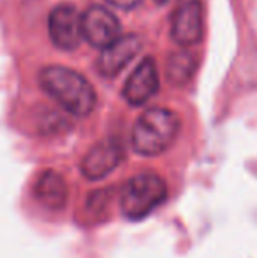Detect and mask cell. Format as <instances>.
<instances>
[{
	"label": "cell",
	"mask_w": 257,
	"mask_h": 258,
	"mask_svg": "<svg viewBox=\"0 0 257 258\" xmlns=\"http://www.w3.org/2000/svg\"><path fill=\"white\" fill-rule=\"evenodd\" d=\"M42 90L69 114L85 118L95 109L97 95L93 86L79 72L62 65H49L39 72Z\"/></svg>",
	"instance_id": "6da1fadb"
},
{
	"label": "cell",
	"mask_w": 257,
	"mask_h": 258,
	"mask_svg": "<svg viewBox=\"0 0 257 258\" xmlns=\"http://www.w3.org/2000/svg\"><path fill=\"white\" fill-rule=\"evenodd\" d=\"M180 116L166 107H153L137 118L132 128V150L143 156L164 153L180 132Z\"/></svg>",
	"instance_id": "7a4b0ae2"
},
{
	"label": "cell",
	"mask_w": 257,
	"mask_h": 258,
	"mask_svg": "<svg viewBox=\"0 0 257 258\" xmlns=\"http://www.w3.org/2000/svg\"><path fill=\"white\" fill-rule=\"evenodd\" d=\"M168 197V184L159 174L143 172L125 183L120 194V207L127 220H143Z\"/></svg>",
	"instance_id": "3957f363"
},
{
	"label": "cell",
	"mask_w": 257,
	"mask_h": 258,
	"mask_svg": "<svg viewBox=\"0 0 257 258\" xmlns=\"http://www.w3.org/2000/svg\"><path fill=\"white\" fill-rule=\"evenodd\" d=\"M204 9L201 0H180L173 11L171 37L180 46H194L202 39Z\"/></svg>",
	"instance_id": "277c9868"
},
{
	"label": "cell",
	"mask_w": 257,
	"mask_h": 258,
	"mask_svg": "<svg viewBox=\"0 0 257 258\" xmlns=\"http://www.w3.org/2000/svg\"><path fill=\"white\" fill-rule=\"evenodd\" d=\"M120 21L110 9L90 6L81 14V35L92 48H106L120 37Z\"/></svg>",
	"instance_id": "5b68a950"
},
{
	"label": "cell",
	"mask_w": 257,
	"mask_h": 258,
	"mask_svg": "<svg viewBox=\"0 0 257 258\" xmlns=\"http://www.w3.org/2000/svg\"><path fill=\"white\" fill-rule=\"evenodd\" d=\"M48 30L53 44L64 51H72L79 46L81 35V16L71 4L53 7L48 18Z\"/></svg>",
	"instance_id": "8992f818"
},
{
	"label": "cell",
	"mask_w": 257,
	"mask_h": 258,
	"mask_svg": "<svg viewBox=\"0 0 257 258\" xmlns=\"http://www.w3.org/2000/svg\"><path fill=\"white\" fill-rule=\"evenodd\" d=\"M159 92V71L157 63L151 56H146L141 60V63L132 71V74L127 78L122 95L129 105H143L146 104L155 93Z\"/></svg>",
	"instance_id": "52a82bcc"
},
{
	"label": "cell",
	"mask_w": 257,
	"mask_h": 258,
	"mask_svg": "<svg viewBox=\"0 0 257 258\" xmlns=\"http://www.w3.org/2000/svg\"><path fill=\"white\" fill-rule=\"evenodd\" d=\"M125 156L124 146L117 139H106L97 143L86 153L81 162V172L85 177L92 181L102 179L104 176L115 170L122 163Z\"/></svg>",
	"instance_id": "ba28073f"
},
{
	"label": "cell",
	"mask_w": 257,
	"mask_h": 258,
	"mask_svg": "<svg viewBox=\"0 0 257 258\" xmlns=\"http://www.w3.org/2000/svg\"><path fill=\"white\" fill-rule=\"evenodd\" d=\"M139 49L141 39L137 35H120L117 41L102 48V53L97 60V71L104 78H115L127 67L129 61L136 58Z\"/></svg>",
	"instance_id": "9c48e42d"
},
{
	"label": "cell",
	"mask_w": 257,
	"mask_h": 258,
	"mask_svg": "<svg viewBox=\"0 0 257 258\" xmlns=\"http://www.w3.org/2000/svg\"><path fill=\"white\" fill-rule=\"evenodd\" d=\"M34 195L48 209L59 211L64 209V206L67 204L69 188L65 179L59 172H55V170H44L39 176V179L35 181Z\"/></svg>",
	"instance_id": "30bf717a"
},
{
	"label": "cell",
	"mask_w": 257,
	"mask_h": 258,
	"mask_svg": "<svg viewBox=\"0 0 257 258\" xmlns=\"http://www.w3.org/2000/svg\"><path fill=\"white\" fill-rule=\"evenodd\" d=\"M195 60L194 54L180 51L169 56L168 60V79L175 85H183L194 76Z\"/></svg>",
	"instance_id": "8fae6325"
},
{
	"label": "cell",
	"mask_w": 257,
	"mask_h": 258,
	"mask_svg": "<svg viewBox=\"0 0 257 258\" xmlns=\"http://www.w3.org/2000/svg\"><path fill=\"white\" fill-rule=\"evenodd\" d=\"M106 2L115 7H118V9L130 11V9H136L137 6H141L143 0H106Z\"/></svg>",
	"instance_id": "7c38bea8"
},
{
	"label": "cell",
	"mask_w": 257,
	"mask_h": 258,
	"mask_svg": "<svg viewBox=\"0 0 257 258\" xmlns=\"http://www.w3.org/2000/svg\"><path fill=\"white\" fill-rule=\"evenodd\" d=\"M166 2H168V0H155V4H159V6H164Z\"/></svg>",
	"instance_id": "4fadbf2b"
}]
</instances>
